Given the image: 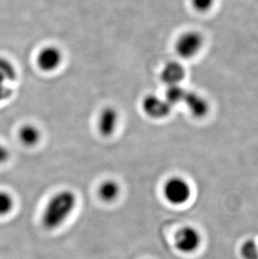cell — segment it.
<instances>
[{
  "instance_id": "obj_5",
  "label": "cell",
  "mask_w": 258,
  "mask_h": 259,
  "mask_svg": "<svg viewBox=\"0 0 258 259\" xmlns=\"http://www.w3.org/2000/svg\"><path fill=\"white\" fill-rule=\"evenodd\" d=\"M37 65L42 71H53L58 68L62 62V53L57 47H45L39 52L36 58Z\"/></svg>"
},
{
  "instance_id": "obj_10",
  "label": "cell",
  "mask_w": 258,
  "mask_h": 259,
  "mask_svg": "<svg viewBox=\"0 0 258 259\" xmlns=\"http://www.w3.org/2000/svg\"><path fill=\"white\" fill-rule=\"evenodd\" d=\"M121 191V186L116 180L107 179L98 186V196L103 202L112 203L118 199Z\"/></svg>"
},
{
  "instance_id": "obj_9",
  "label": "cell",
  "mask_w": 258,
  "mask_h": 259,
  "mask_svg": "<svg viewBox=\"0 0 258 259\" xmlns=\"http://www.w3.org/2000/svg\"><path fill=\"white\" fill-rule=\"evenodd\" d=\"M185 76L184 66L176 61H170L166 64L161 71V80L168 87L180 85Z\"/></svg>"
},
{
  "instance_id": "obj_12",
  "label": "cell",
  "mask_w": 258,
  "mask_h": 259,
  "mask_svg": "<svg viewBox=\"0 0 258 259\" xmlns=\"http://www.w3.org/2000/svg\"><path fill=\"white\" fill-rule=\"evenodd\" d=\"M186 92L187 91H185L180 85L168 86V89L166 91L165 100L168 102L169 105L173 107L174 105L178 104L184 101Z\"/></svg>"
},
{
  "instance_id": "obj_8",
  "label": "cell",
  "mask_w": 258,
  "mask_h": 259,
  "mask_svg": "<svg viewBox=\"0 0 258 259\" xmlns=\"http://www.w3.org/2000/svg\"><path fill=\"white\" fill-rule=\"evenodd\" d=\"M183 102L187 106L190 113L196 118L204 117L209 113V103L199 93L186 92Z\"/></svg>"
},
{
  "instance_id": "obj_3",
  "label": "cell",
  "mask_w": 258,
  "mask_h": 259,
  "mask_svg": "<svg viewBox=\"0 0 258 259\" xmlns=\"http://www.w3.org/2000/svg\"><path fill=\"white\" fill-rule=\"evenodd\" d=\"M202 237L197 228L184 226L180 228L174 238L175 247L183 254H191L200 248Z\"/></svg>"
},
{
  "instance_id": "obj_14",
  "label": "cell",
  "mask_w": 258,
  "mask_h": 259,
  "mask_svg": "<svg viewBox=\"0 0 258 259\" xmlns=\"http://www.w3.org/2000/svg\"><path fill=\"white\" fill-rule=\"evenodd\" d=\"M15 201L6 191H0V215H6L13 210Z\"/></svg>"
},
{
  "instance_id": "obj_4",
  "label": "cell",
  "mask_w": 258,
  "mask_h": 259,
  "mask_svg": "<svg viewBox=\"0 0 258 259\" xmlns=\"http://www.w3.org/2000/svg\"><path fill=\"white\" fill-rule=\"evenodd\" d=\"M204 38L200 32L189 30L184 32L176 42V52L184 59L195 57L202 49Z\"/></svg>"
},
{
  "instance_id": "obj_13",
  "label": "cell",
  "mask_w": 258,
  "mask_h": 259,
  "mask_svg": "<svg viewBox=\"0 0 258 259\" xmlns=\"http://www.w3.org/2000/svg\"><path fill=\"white\" fill-rule=\"evenodd\" d=\"M240 255L243 259H258V242L254 239H246L241 243Z\"/></svg>"
},
{
  "instance_id": "obj_11",
  "label": "cell",
  "mask_w": 258,
  "mask_h": 259,
  "mask_svg": "<svg viewBox=\"0 0 258 259\" xmlns=\"http://www.w3.org/2000/svg\"><path fill=\"white\" fill-rule=\"evenodd\" d=\"M20 142L28 147L35 146L40 140L41 135L35 126L31 124L24 125L19 131Z\"/></svg>"
},
{
  "instance_id": "obj_6",
  "label": "cell",
  "mask_w": 258,
  "mask_h": 259,
  "mask_svg": "<svg viewBox=\"0 0 258 259\" xmlns=\"http://www.w3.org/2000/svg\"><path fill=\"white\" fill-rule=\"evenodd\" d=\"M143 109L147 115L153 118H163L170 113L172 106L165 99H161L157 96L149 95L143 101Z\"/></svg>"
},
{
  "instance_id": "obj_16",
  "label": "cell",
  "mask_w": 258,
  "mask_h": 259,
  "mask_svg": "<svg viewBox=\"0 0 258 259\" xmlns=\"http://www.w3.org/2000/svg\"><path fill=\"white\" fill-rule=\"evenodd\" d=\"M9 159V152L5 147L0 145V164H2L4 162L7 161Z\"/></svg>"
},
{
  "instance_id": "obj_15",
  "label": "cell",
  "mask_w": 258,
  "mask_h": 259,
  "mask_svg": "<svg viewBox=\"0 0 258 259\" xmlns=\"http://www.w3.org/2000/svg\"><path fill=\"white\" fill-rule=\"evenodd\" d=\"M192 7L200 13L208 12L214 6L216 0H190Z\"/></svg>"
},
{
  "instance_id": "obj_7",
  "label": "cell",
  "mask_w": 258,
  "mask_h": 259,
  "mask_svg": "<svg viewBox=\"0 0 258 259\" xmlns=\"http://www.w3.org/2000/svg\"><path fill=\"white\" fill-rule=\"evenodd\" d=\"M118 113L112 108H104L98 117V128L103 137H110L114 134L118 124Z\"/></svg>"
},
{
  "instance_id": "obj_1",
  "label": "cell",
  "mask_w": 258,
  "mask_h": 259,
  "mask_svg": "<svg viewBox=\"0 0 258 259\" xmlns=\"http://www.w3.org/2000/svg\"><path fill=\"white\" fill-rule=\"evenodd\" d=\"M77 202V196L72 190L62 189L56 192L42 210V227L50 232L61 228L73 214Z\"/></svg>"
},
{
  "instance_id": "obj_2",
  "label": "cell",
  "mask_w": 258,
  "mask_h": 259,
  "mask_svg": "<svg viewBox=\"0 0 258 259\" xmlns=\"http://www.w3.org/2000/svg\"><path fill=\"white\" fill-rule=\"evenodd\" d=\"M163 196L170 205L180 206L190 201L192 189L187 180L181 176H172L163 184Z\"/></svg>"
}]
</instances>
